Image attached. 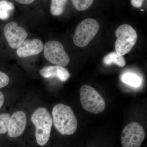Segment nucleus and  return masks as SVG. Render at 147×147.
I'll use <instances>...</instances> for the list:
<instances>
[{"instance_id":"f257e3e1","label":"nucleus","mask_w":147,"mask_h":147,"mask_svg":"<svg viewBox=\"0 0 147 147\" xmlns=\"http://www.w3.org/2000/svg\"><path fill=\"white\" fill-rule=\"evenodd\" d=\"M55 128L62 135H71L77 129L78 122L72 109L65 104H57L52 111Z\"/></svg>"},{"instance_id":"f03ea898","label":"nucleus","mask_w":147,"mask_h":147,"mask_svg":"<svg viewBox=\"0 0 147 147\" xmlns=\"http://www.w3.org/2000/svg\"><path fill=\"white\" fill-rule=\"evenodd\" d=\"M31 121L36 128L35 136L38 145L43 146L50 139L53 120L45 108H39L34 112Z\"/></svg>"},{"instance_id":"7ed1b4c3","label":"nucleus","mask_w":147,"mask_h":147,"mask_svg":"<svg viewBox=\"0 0 147 147\" xmlns=\"http://www.w3.org/2000/svg\"><path fill=\"white\" fill-rule=\"evenodd\" d=\"M80 101L84 110L94 114L102 113L105 108V102L101 95L88 85L82 86L80 89Z\"/></svg>"},{"instance_id":"20e7f679","label":"nucleus","mask_w":147,"mask_h":147,"mask_svg":"<svg viewBox=\"0 0 147 147\" xmlns=\"http://www.w3.org/2000/svg\"><path fill=\"white\" fill-rule=\"evenodd\" d=\"M117 40L115 43L116 53L123 56L129 53L137 42V34L136 30L130 25H121L116 30Z\"/></svg>"},{"instance_id":"39448f33","label":"nucleus","mask_w":147,"mask_h":147,"mask_svg":"<svg viewBox=\"0 0 147 147\" xmlns=\"http://www.w3.org/2000/svg\"><path fill=\"white\" fill-rule=\"evenodd\" d=\"M99 28V24L95 19H85L76 27L73 37L74 44L78 47H86L97 34Z\"/></svg>"},{"instance_id":"423d86ee","label":"nucleus","mask_w":147,"mask_h":147,"mask_svg":"<svg viewBox=\"0 0 147 147\" xmlns=\"http://www.w3.org/2000/svg\"><path fill=\"white\" fill-rule=\"evenodd\" d=\"M145 138L143 127L137 122H132L124 128L121 142L123 147H140Z\"/></svg>"},{"instance_id":"0eeeda50","label":"nucleus","mask_w":147,"mask_h":147,"mask_svg":"<svg viewBox=\"0 0 147 147\" xmlns=\"http://www.w3.org/2000/svg\"><path fill=\"white\" fill-rule=\"evenodd\" d=\"M44 56L51 63L63 67L67 65L70 61L63 45L55 40H51L45 43L44 46Z\"/></svg>"},{"instance_id":"6e6552de","label":"nucleus","mask_w":147,"mask_h":147,"mask_svg":"<svg viewBox=\"0 0 147 147\" xmlns=\"http://www.w3.org/2000/svg\"><path fill=\"white\" fill-rule=\"evenodd\" d=\"M3 31L9 45L12 49H17L28 36L27 31L14 22L7 24Z\"/></svg>"},{"instance_id":"1a4fd4ad","label":"nucleus","mask_w":147,"mask_h":147,"mask_svg":"<svg viewBox=\"0 0 147 147\" xmlns=\"http://www.w3.org/2000/svg\"><path fill=\"white\" fill-rule=\"evenodd\" d=\"M27 123L26 114L21 111L12 114L9 121L8 134L11 138L19 137L24 132Z\"/></svg>"},{"instance_id":"9d476101","label":"nucleus","mask_w":147,"mask_h":147,"mask_svg":"<svg viewBox=\"0 0 147 147\" xmlns=\"http://www.w3.org/2000/svg\"><path fill=\"white\" fill-rule=\"evenodd\" d=\"M44 45L40 40H25L17 48L16 54L21 58L38 55L43 50Z\"/></svg>"},{"instance_id":"9b49d317","label":"nucleus","mask_w":147,"mask_h":147,"mask_svg":"<svg viewBox=\"0 0 147 147\" xmlns=\"http://www.w3.org/2000/svg\"><path fill=\"white\" fill-rule=\"evenodd\" d=\"M40 75L44 78L55 77L61 82L66 81L70 77V74L68 70L60 65L47 66L39 71Z\"/></svg>"},{"instance_id":"f8f14e48","label":"nucleus","mask_w":147,"mask_h":147,"mask_svg":"<svg viewBox=\"0 0 147 147\" xmlns=\"http://www.w3.org/2000/svg\"><path fill=\"white\" fill-rule=\"evenodd\" d=\"M103 63L105 65H109L115 63L120 67H123L126 65V61L123 56L119 55L116 52L109 53L103 58Z\"/></svg>"},{"instance_id":"ddd939ff","label":"nucleus","mask_w":147,"mask_h":147,"mask_svg":"<svg viewBox=\"0 0 147 147\" xmlns=\"http://www.w3.org/2000/svg\"><path fill=\"white\" fill-rule=\"evenodd\" d=\"M14 9L12 3L7 0L0 1V19L5 20L9 18Z\"/></svg>"},{"instance_id":"4468645a","label":"nucleus","mask_w":147,"mask_h":147,"mask_svg":"<svg viewBox=\"0 0 147 147\" xmlns=\"http://www.w3.org/2000/svg\"><path fill=\"white\" fill-rule=\"evenodd\" d=\"M67 0H51L50 12L53 15L58 16L62 14Z\"/></svg>"},{"instance_id":"2eb2a0df","label":"nucleus","mask_w":147,"mask_h":147,"mask_svg":"<svg viewBox=\"0 0 147 147\" xmlns=\"http://www.w3.org/2000/svg\"><path fill=\"white\" fill-rule=\"evenodd\" d=\"M122 80L125 84L131 87H138L142 84V79L137 74L131 73L125 74L122 76Z\"/></svg>"},{"instance_id":"dca6fc26","label":"nucleus","mask_w":147,"mask_h":147,"mask_svg":"<svg viewBox=\"0 0 147 147\" xmlns=\"http://www.w3.org/2000/svg\"><path fill=\"white\" fill-rule=\"evenodd\" d=\"M74 7L78 11H84L89 8L94 0H71Z\"/></svg>"},{"instance_id":"f3484780","label":"nucleus","mask_w":147,"mask_h":147,"mask_svg":"<svg viewBox=\"0 0 147 147\" xmlns=\"http://www.w3.org/2000/svg\"><path fill=\"white\" fill-rule=\"evenodd\" d=\"M10 115L5 113L0 115V135L6 133L8 130Z\"/></svg>"},{"instance_id":"a211bd4d","label":"nucleus","mask_w":147,"mask_h":147,"mask_svg":"<svg viewBox=\"0 0 147 147\" xmlns=\"http://www.w3.org/2000/svg\"><path fill=\"white\" fill-rule=\"evenodd\" d=\"M9 82L8 76L5 73L0 71V88L6 86Z\"/></svg>"},{"instance_id":"6ab92c4d","label":"nucleus","mask_w":147,"mask_h":147,"mask_svg":"<svg viewBox=\"0 0 147 147\" xmlns=\"http://www.w3.org/2000/svg\"><path fill=\"white\" fill-rule=\"evenodd\" d=\"M144 0H131V5L134 7L139 8L143 5Z\"/></svg>"},{"instance_id":"aec40b11","label":"nucleus","mask_w":147,"mask_h":147,"mask_svg":"<svg viewBox=\"0 0 147 147\" xmlns=\"http://www.w3.org/2000/svg\"><path fill=\"white\" fill-rule=\"evenodd\" d=\"M16 2L22 4L28 5L33 2L35 0H15Z\"/></svg>"},{"instance_id":"412c9836","label":"nucleus","mask_w":147,"mask_h":147,"mask_svg":"<svg viewBox=\"0 0 147 147\" xmlns=\"http://www.w3.org/2000/svg\"><path fill=\"white\" fill-rule=\"evenodd\" d=\"M4 102V96L2 92L0 91V109L2 107Z\"/></svg>"},{"instance_id":"4be33fe9","label":"nucleus","mask_w":147,"mask_h":147,"mask_svg":"<svg viewBox=\"0 0 147 147\" xmlns=\"http://www.w3.org/2000/svg\"><path fill=\"white\" fill-rule=\"evenodd\" d=\"M141 11H144V10H142V9H141Z\"/></svg>"}]
</instances>
